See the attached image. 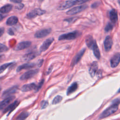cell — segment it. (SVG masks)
Listing matches in <instances>:
<instances>
[{
	"label": "cell",
	"mask_w": 120,
	"mask_h": 120,
	"mask_svg": "<svg viewBox=\"0 0 120 120\" xmlns=\"http://www.w3.org/2000/svg\"><path fill=\"white\" fill-rule=\"evenodd\" d=\"M120 62V53H116L111 59L110 64L112 68L116 67Z\"/></svg>",
	"instance_id": "cell-10"
},
{
	"label": "cell",
	"mask_w": 120,
	"mask_h": 120,
	"mask_svg": "<svg viewBox=\"0 0 120 120\" xmlns=\"http://www.w3.org/2000/svg\"><path fill=\"white\" fill-rule=\"evenodd\" d=\"M13 6L11 4H7L0 8V12L2 14H6L9 12L12 9Z\"/></svg>",
	"instance_id": "cell-25"
},
{
	"label": "cell",
	"mask_w": 120,
	"mask_h": 120,
	"mask_svg": "<svg viewBox=\"0 0 120 120\" xmlns=\"http://www.w3.org/2000/svg\"><path fill=\"white\" fill-rule=\"evenodd\" d=\"M0 52H5L8 50V47L2 44H0Z\"/></svg>",
	"instance_id": "cell-33"
},
{
	"label": "cell",
	"mask_w": 120,
	"mask_h": 120,
	"mask_svg": "<svg viewBox=\"0 0 120 120\" xmlns=\"http://www.w3.org/2000/svg\"><path fill=\"white\" fill-rule=\"evenodd\" d=\"M85 51V49L83 48L80 50L74 57L73 58L71 63V66L72 67H73L74 66H75L81 60L82 56L84 53V52Z\"/></svg>",
	"instance_id": "cell-7"
},
{
	"label": "cell",
	"mask_w": 120,
	"mask_h": 120,
	"mask_svg": "<svg viewBox=\"0 0 120 120\" xmlns=\"http://www.w3.org/2000/svg\"><path fill=\"white\" fill-rule=\"evenodd\" d=\"M118 92L120 93V88L119 89V90H118Z\"/></svg>",
	"instance_id": "cell-39"
},
{
	"label": "cell",
	"mask_w": 120,
	"mask_h": 120,
	"mask_svg": "<svg viewBox=\"0 0 120 120\" xmlns=\"http://www.w3.org/2000/svg\"><path fill=\"white\" fill-rule=\"evenodd\" d=\"M11 2H14V3H20L22 0H10Z\"/></svg>",
	"instance_id": "cell-37"
},
{
	"label": "cell",
	"mask_w": 120,
	"mask_h": 120,
	"mask_svg": "<svg viewBox=\"0 0 120 120\" xmlns=\"http://www.w3.org/2000/svg\"><path fill=\"white\" fill-rule=\"evenodd\" d=\"M120 103V99H116L112 101V105L104 111L100 115L99 119H103L114 113L118 109V105Z\"/></svg>",
	"instance_id": "cell-1"
},
{
	"label": "cell",
	"mask_w": 120,
	"mask_h": 120,
	"mask_svg": "<svg viewBox=\"0 0 120 120\" xmlns=\"http://www.w3.org/2000/svg\"><path fill=\"white\" fill-rule=\"evenodd\" d=\"M39 1H43L44 0H38Z\"/></svg>",
	"instance_id": "cell-41"
},
{
	"label": "cell",
	"mask_w": 120,
	"mask_h": 120,
	"mask_svg": "<svg viewBox=\"0 0 120 120\" xmlns=\"http://www.w3.org/2000/svg\"><path fill=\"white\" fill-rule=\"evenodd\" d=\"M4 31V29L3 28H1L0 29V36H2V35L3 34V32Z\"/></svg>",
	"instance_id": "cell-38"
},
{
	"label": "cell",
	"mask_w": 120,
	"mask_h": 120,
	"mask_svg": "<svg viewBox=\"0 0 120 120\" xmlns=\"http://www.w3.org/2000/svg\"><path fill=\"white\" fill-rule=\"evenodd\" d=\"M96 41L94 40L92 38V37L91 35H88L86 37V39H85V42H86V44L87 45V46L90 48V49H92V47L95 43Z\"/></svg>",
	"instance_id": "cell-20"
},
{
	"label": "cell",
	"mask_w": 120,
	"mask_h": 120,
	"mask_svg": "<svg viewBox=\"0 0 120 120\" xmlns=\"http://www.w3.org/2000/svg\"><path fill=\"white\" fill-rule=\"evenodd\" d=\"M38 71L39 70L38 69H36L26 72L21 76L20 79L21 80H24L30 79L35 75L38 72Z\"/></svg>",
	"instance_id": "cell-3"
},
{
	"label": "cell",
	"mask_w": 120,
	"mask_h": 120,
	"mask_svg": "<svg viewBox=\"0 0 120 120\" xmlns=\"http://www.w3.org/2000/svg\"><path fill=\"white\" fill-rule=\"evenodd\" d=\"M45 11L40 8H36L30 12L27 15V17L29 18H32L35 17L37 15H41L44 14Z\"/></svg>",
	"instance_id": "cell-6"
},
{
	"label": "cell",
	"mask_w": 120,
	"mask_h": 120,
	"mask_svg": "<svg viewBox=\"0 0 120 120\" xmlns=\"http://www.w3.org/2000/svg\"><path fill=\"white\" fill-rule=\"evenodd\" d=\"M44 79H42L39 83L38 84V85H37L36 86V89H35L36 92H37L42 87L43 83H44Z\"/></svg>",
	"instance_id": "cell-30"
},
{
	"label": "cell",
	"mask_w": 120,
	"mask_h": 120,
	"mask_svg": "<svg viewBox=\"0 0 120 120\" xmlns=\"http://www.w3.org/2000/svg\"><path fill=\"white\" fill-rule=\"evenodd\" d=\"M48 105V102L46 100H43L41 102V108L42 109L45 108Z\"/></svg>",
	"instance_id": "cell-31"
},
{
	"label": "cell",
	"mask_w": 120,
	"mask_h": 120,
	"mask_svg": "<svg viewBox=\"0 0 120 120\" xmlns=\"http://www.w3.org/2000/svg\"><path fill=\"white\" fill-rule=\"evenodd\" d=\"M24 7V5L22 4V3H20L19 4H18L16 7V8L18 9H22Z\"/></svg>",
	"instance_id": "cell-34"
},
{
	"label": "cell",
	"mask_w": 120,
	"mask_h": 120,
	"mask_svg": "<svg viewBox=\"0 0 120 120\" xmlns=\"http://www.w3.org/2000/svg\"><path fill=\"white\" fill-rule=\"evenodd\" d=\"M29 113L26 112H22L16 118V120H24L28 117Z\"/></svg>",
	"instance_id": "cell-26"
},
{
	"label": "cell",
	"mask_w": 120,
	"mask_h": 120,
	"mask_svg": "<svg viewBox=\"0 0 120 120\" xmlns=\"http://www.w3.org/2000/svg\"><path fill=\"white\" fill-rule=\"evenodd\" d=\"M104 45L105 51L108 52L111 50L112 45V40L110 36H107L106 37L104 40Z\"/></svg>",
	"instance_id": "cell-11"
},
{
	"label": "cell",
	"mask_w": 120,
	"mask_h": 120,
	"mask_svg": "<svg viewBox=\"0 0 120 120\" xmlns=\"http://www.w3.org/2000/svg\"><path fill=\"white\" fill-rule=\"evenodd\" d=\"M31 44L30 41H23L19 43L15 47V50L16 51L22 50L29 47Z\"/></svg>",
	"instance_id": "cell-14"
},
{
	"label": "cell",
	"mask_w": 120,
	"mask_h": 120,
	"mask_svg": "<svg viewBox=\"0 0 120 120\" xmlns=\"http://www.w3.org/2000/svg\"><path fill=\"white\" fill-rule=\"evenodd\" d=\"M8 33L9 35H14V32L13 31V30H12V29H9L8 30Z\"/></svg>",
	"instance_id": "cell-35"
},
{
	"label": "cell",
	"mask_w": 120,
	"mask_h": 120,
	"mask_svg": "<svg viewBox=\"0 0 120 120\" xmlns=\"http://www.w3.org/2000/svg\"><path fill=\"white\" fill-rule=\"evenodd\" d=\"M118 2H119V4L120 5V0H118Z\"/></svg>",
	"instance_id": "cell-40"
},
{
	"label": "cell",
	"mask_w": 120,
	"mask_h": 120,
	"mask_svg": "<svg viewBox=\"0 0 120 120\" xmlns=\"http://www.w3.org/2000/svg\"><path fill=\"white\" fill-rule=\"evenodd\" d=\"M109 17L110 20L113 23H116L118 21L117 12L114 9H112L109 13Z\"/></svg>",
	"instance_id": "cell-17"
},
{
	"label": "cell",
	"mask_w": 120,
	"mask_h": 120,
	"mask_svg": "<svg viewBox=\"0 0 120 120\" xmlns=\"http://www.w3.org/2000/svg\"><path fill=\"white\" fill-rule=\"evenodd\" d=\"M113 28V25L112 23L111 22H108V23L106 24L105 28V30L106 32H109L111 31Z\"/></svg>",
	"instance_id": "cell-29"
},
{
	"label": "cell",
	"mask_w": 120,
	"mask_h": 120,
	"mask_svg": "<svg viewBox=\"0 0 120 120\" xmlns=\"http://www.w3.org/2000/svg\"><path fill=\"white\" fill-rule=\"evenodd\" d=\"M15 98V97L14 96L5 98L0 102V109H2L4 107L7 105L8 104H9Z\"/></svg>",
	"instance_id": "cell-18"
},
{
	"label": "cell",
	"mask_w": 120,
	"mask_h": 120,
	"mask_svg": "<svg viewBox=\"0 0 120 120\" xmlns=\"http://www.w3.org/2000/svg\"><path fill=\"white\" fill-rule=\"evenodd\" d=\"M35 66V64L34 63H25V64H24L23 65L18 66L16 69V71L19 72L22 69L32 68L33 67H34Z\"/></svg>",
	"instance_id": "cell-22"
},
{
	"label": "cell",
	"mask_w": 120,
	"mask_h": 120,
	"mask_svg": "<svg viewBox=\"0 0 120 120\" xmlns=\"http://www.w3.org/2000/svg\"><path fill=\"white\" fill-rule=\"evenodd\" d=\"M78 88V84L76 82H73L67 89V95H69L75 92Z\"/></svg>",
	"instance_id": "cell-23"
},
{
	"label": "cell",
	"mask_w": 120,
	"mask_h": 120,
	"mask_svg": "<svg viewBox=\"0 0 120 120\" xmlns=\"http://www.w3.org/2000/svg\"><path fill=\"white\" fill-rule=\"evenodd\" d=\"M91 49H92L93 52V53H94L95 56L96 57V58L98 60L100 59V52H99V50L98 49V46L96 41L95 42Z\"/></svg>",
	"instance_id": "cell-21"
},
{
	"label": "cell",
	"mask_w": 120,
	"mask_h": 120,
	"mask_svg": "<svg viewBox=\"0 0 120 120\" xmlns=\"http://www.w3.org/2000/svg\"><path fill=\"white\" fill-rule=\"evenodd\" d=\"M52 31V29L50 28L38 30L35 34V37L36 38H43L48 35Z\"/></svg>",
	"instance_id": "cell-5"
},
{
	"label": "cell",
	"mask_w": 120,
	"mask_h": 120,
	"mask_svg": "<svg viewBox=\"0 0 120 120\" xmlns=\"http://www.w3.org/2000/svg\"><path fill=\"white\" fill-rule=\"evenodd\" d=\"M19 104V102L18 101H17V100L15 101L13 103H12L11 104H10L8 106V107H7L3 110V112L6 113V112L9 111V113H10L11 112L13 111L18 106Z\"/></svg>",
	"instance_id": "cell-16"
},
{
	"label": "cell",
	"mask_w": 120,
	"mask_h": 120,
	"mask_svg": "<svg viewBox=\"0 0 120 120\" xmlns=\"http://www.w3.org/2000/svg\"><path fill=\"white\" fill-rule=\"evenodd\" d=\"M62 100V97L60 95L56 96L53 99L52 102V104L55 105L59 103Z\"/></svg>",
	"instance_id": "cell-27"
},
{
	"label": "cell",
	"mask_w": 120,
	"mask_h": 120,
	"mask_svg": "<svg viewBox=\"0 0 120 120\" xmlns=\"http://www.w3.org/2000/svg\"><path fill=\"white\" fill-rule=\"evenodd\" d=\"M38 55V53L36 52H30L27 54H25L24 55H23L22 59L24 61H28V60L33 59Z\"/></svg>",
	"instance_id": "cell-19"
},
{
	"label": "cell",
	"mask_w": 120,
	"mask_h": 120,
	"mask_svg": "<svg viewBox=\"0 0 120 120\" xmlns=\"http://www.w3.org/2000/svg\"><path fill=\"white\" fill-rule=\"evenodd\" d=\"M12 64H13L12 62H10V63H5V64H4L2 65H1L0 66V73H2L3 71H4V70H5L8 67H9Z\"/></svg>",
	"instance_id": "cell-28"
},
{
	"label": "cell",
	"mask_w": 120,
	"mask_h": 120,
	"mask_svg": "<svg viewBox=\"0 0 120 120\" xmlns=\"http://www.w3.org/2000/svg\"><path fill=\"white\" fill-rule=\"evenodd\" d=\"M80 33L77 30L73 31L68 33H65L61 35L59 37V40H73L77 38L79 35Z\"/></svg>",
	"instance_id": "cell-2"
},
{
	"label": "cell",
	"mask_w": 120,
	"mask_h": 120,
	"mask_svg": "<svg viewBox=\"0 0 120 120\" xmlns=\"http://www.w3.org/2000/svg\"><path fill=\"white\" fill-rule=\"evenodd\" d=\"M74 5H75L74 0H67L61 3L57 8V9L59 10H65L71 7Z\"/></svg>",
	"instance_id": "cell-8"
},
{
	"label": "cell",
	"mask_w": 120,
	"mask_h": 120,
	"mask_svg": "<svg viewBox=\"0 0 120 120\" xmlns=\"http://www.w3.org/2000/svg\"><path fill=\"white\" fill-rule=\"evenodd\" d=\"M98 64L97 62L94 61L90 64L89 69V72L91 77H93L95 75L98 70Z\"/></svg>",
	"instance_id": "cell-13"
},
{
	"label": "cell",
	"mask_w": 120,
	"mask_h": 120,
	"mask_svg": "<svg viewBox=\"0 0 120 120\" xmlns=\"http://www.w3.org/2000/svg\"><path fill=\"white\" fill-rule=\"evenodd\" d=\"M89 0H74V2H75V5H76L82 4H83L86 2H87Z\"/></svg>",
	"instance_id": "cell-32"
},
{
	"label": "cell",
	"mask_w": 120,
	"mask_h": 120,
	"mask_svg": "<svg viewBox=\"0 0 120 120\" xmlns=\"http://www.w3.org/2000/svg\"><path fill=\"white\" fill-rule=\"evenodd\" d=\"M54 40L53 38H47L46 39L42 44V45H41L39 48V51L40 52H43L45 51H46L49 47L50 46L51 44L53 42Z\"/></svg>",
	"instance_id": "cell-9"
},
{
	"label": "cell",
	"mask_w": 120,
	"mask_h": 120,
	"mask_svg": "<svg viewBox=\"0 0 120 120\" xmlns=\"http://www.w3.org/2000/svg\"><path fill=\"white\" fill-rule=\"evenodd\" d=\"M87 8V5H82V6H77L75 7H74L71 9L69 10L67 12V14L68 15H73L76 14L78 13L81 12L82 10H84Z\"/></svg>",
	"instance_id": "cell-4"
},
{
	"label": "cell",
	"mask_w": 120,
	"mask_h": 120,
	"mask_svg": "<svg viewBox=\"0 0 120 120\" xmlns=\"http://www.w3.org/2000/svg\"><path fill=\"white\" fill-rule=\"evenodd\" d=\"M17 90H18V86H14L7 90H6L4 91H3V92L2 93V98H7L8 96H9V95H10L11 94L16 92V91Z\"/></svg>",
	"instance_id": "cell-12"
},
{
	"label": "cell",
	"mask_w": 120,
	"mask_h": 120,
	"mask_svg": "<svg viewBox=\"0 0 120 120\" xmlns=\"http://www.w3.org/2000/svg\"><path fill=\"white\" fill-rule=\"evenodd\" d=\"M98 2H95V3H93V4L92 5L91 7H92V8H96L97 6H98Z\"/></svg>",
	"instance_id": "cell-36"
},
{
	"label": "cell",
	"mask_w": 120,
	"mask_h": 120,
	"mask_svg": "<svg viewBox=\"0 0 120 120\" xmlns=\"http://www.w3.org/2000/svg\"><path fill=\"white\" fill-rule=\"evenodd\" d=\"M36 86H37V85L34 83L27 84H25V85H23L22 87L21 90L23 92H27V91L31 90L34 89L35 90L36 88Z\"/></svg>",
	"instance_id": "cell-15"
},
{
	"label": "cell",
	"mask_w": 120,
	"mask_h": 120,
	"mask_svg": "<svg viewBox=\"0 0 120 120\" xmlns=\"http://www.w3.org/2000/svg\"><path fill=\"white\" fill-rule=\"evenodd\" d=\"M18 22V18L15 16H12L9 17L6 21V24L8 25L11 26L15 25Z\"/></svg>",
	"instance_id": "cell-24"
}]
</instances>
